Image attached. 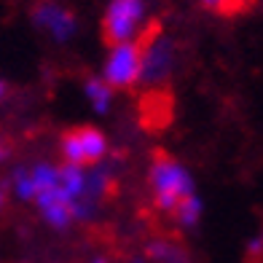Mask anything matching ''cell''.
Wrapping results in <instances>:
<instances>
[{"label": "cell", "mask_w": 263, "mask_h": 263, "mask_svg": "<svg viewBox=\"0 0 263 263\" xmlns=\"http://www.w3.org/2000/svg\"><path fill=\"white\" fill-rule=\"evenodd\" d=\"M140 67H142V35L116 46L110 51L105 62L102 81L110 89H132L140 81Z\"/></svg>", "instance_id": "5"}, {"label": "cell", "mask_w": 263, "mask_h": 263, "mask_svg": "<svg viewBox=\"0 0 263 263\" xmlns=\"http://www.w3.org/2000/svg\"><path fill=\"white\" fill-rule=\"evenodd\" d=\"M142 35V67H140V81L145 86L159 89L172 78L175 70V43L161 32V22L151 25L140 32Z\"/></svg>", "instance_id": "2"}, {"label": "cell", "mask_w": 263, "mask_h": 263, "mask_svg": "<svg viewBox=\"0 0 263 263\" xmlns=\"http://www.w3.org/2000/svg\"><path fill=\"white\" fill-rule=\"evenodd\" d=\"M6 91H8V86H6V83H3V81H0V100H3V97H6Z\"/></svg>", "instance_id": "13"}, {"label": "cell", "mask_w": 263, "mask_h": 263, "mask_svg": "<svg viewBox=\"0 0 263 263\" xmlns=\"http://www.w3.org/2000/svg\"><path fill=\"white\" fill-rule=\"evenodd\" d=\"M91 263H107V260H105V258H94Z\"/></svg>", "instance_id": "14"}, {"label": "cell", "mask_w": 263, "mask_h": 263, "mask_svg": "<svg viewBox=\"0 0 263 263\" xmlns=\"http://www.w3.org/2000/svg\"><path fill=\"white\" fill-rule=\"evenodd\" d=\"M110 94H113V89L107 86L102 78L91 76L86 81V97H89V102L94 105V110H97V113H105L107 110V105H110Z\"/></svg>", "instance_id": "9"}, {"label": "cell", "mask_w": 263, "mask_h": 263, "mask_svg": "<svg viewBox=\"0 0 263 263\" xmlns=\"http://www.w3.org/2000/svg\"><path fill=\"white\" fill-rule=\"evenodd\" d=\"M145 16V0H110L102 16V41L105 46H121L140 35V25Z\"/></svg>", "instance_id": "3"}, {"label": "cell", "mask_w": 263, "mask_h": 263, "mask_svg": "<svg viewBox=\"0 0 263 263\" xmlns=\"http://www.w3.org/2000/svg\"><path fill=\"white\" fill-rule=\"evenodd\" d=\"M32 22L41 30L51 32L57 41L73 38V32L78 27L73 11L65 8V6H59V3H38V6H35V11H32Z\"/></svg>", "instance_id": "6"}, {"label": "cell", "mask_w": 263, "mask_h": 263, "mask_svg": "<svg viewBox=\"0 0 263 263\" xmlns=\"http://www.w3.org/2000/svg\"><path fill=\"white\" fill-rule=\"evenodd\" d=\"M59 148H62V159L70 166H91L97 164L105 153H107V140L100 129L94 126H73L62 132V140H59Z\"/></svg>", "instance_id": "4"}, {"label": "cell", "mask_w": 263, "mask_h": 263, "mask_svg": "<svg viewBox=\"0 0 263 263\" xmlns=\"http://www.w3.org/2000/svg\"><path fill=\"white\" fill-rule=\"evenodd\" d=\"M199 215H201V201H199V196L194 194V196H188L180 207L175 210V223L177 226H183V229H194V226L199 223Z\"/></svg>", "instance_id": "11"}, {"label": "cell", "mask_w": 263, "mask_h": 263, "mask_svg": "<svg viewBox=\"0 0 263 263\" xmlns=\"http://www.w3.org/2000/svg\"><path fill=\"white\" fill-rule=\"evenodd\" d=\"M199 6L215 16H239L247 11L250 0H199Z\"/></svg>", "instance_id": "10"}, {"label": "cell", "mask_w": 263, "mask_h": 263, "mask_svg": "<svg viewBox=\"0 0 263 263\" xmlns=\"http://www.w3.org/2000/svg\"><path fill=\"white\" fill-rule=\"evenodd\" d=\"M32 201H38V210L43 215V220L54 226V229H67L70 223H73V207H70V201L65 199V194L57 188L51 191H43V194H38Z\"/></svg>", "instance_id": "7"}, {"label": "cell", "mask_w": 263, "mask_h": 263, "mask_svg": "<svg viewBox=\"0 0 263 263\" xmlns=\"http://www.w3.org/2000/svg\"><path fill=\"white\" fill-rule=\"evenodd\" d=\"M148 183H151V194H153V207L166 215H175V210L188 196H194V180H191L188 170L172 153H166L161 148L151 153Z\"/></svg>", "instance_id": "1"}, {"label": "cell", "mask_w": 263, "mask_h": 263, "mask_svg": "<svg viewBox=\"0 0 263 263\" xmlns=\"http://www.w3.org/2000/svg\"><path fill=\"white\" fill-rule=\"evenodd\" d=\"M145 253L153 263H191L185 247L177 245V242H170V239H156V242H151Z\"/></svg>", "instance_id": "8"}, {"label": "cell", "mask_w": 263, "mask_h": 263, "mask_svg": "<svg viewBox=\"0 0 263 263\" xmlns=\"http://www.w3.org/2000/svg\"><path fill=\"white\" fill-rule=\"evenodd\" d=\"M3 156H6V153H3V148H0V159H3Z\"/></svg>", "instance_id": "16"}, {"label": "cell", "mask_w": 263, "mask_h": 263, "mask_svg": "<svg viewBox=\"0 0 263 263\" xmlns=\"http://www.w3.org/2000/svg\"><path fill=\"white\" fill-rule=\"evenodd\" d=\"M3 201H6V199H3V191H0V210H3Z\"/></svg>", "instance_id": "15"}, {"label": "cell", "mask_w": 263, "mask_h": 263, "mask_svg": "<svg viewBox=\"0 0 263 263\" xmlns=\"http://www.w3.org/2000/svg\"><path fill=\"white\" fill-rule=\"evenodd\" d=\"M11 183H14V191H16L19 199H32V196H35L30 170H16L14 175H11Z\"/></svg>", "instance_id": "12"}]
</instances>
